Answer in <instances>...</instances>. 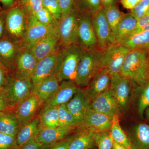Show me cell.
Returning <instances> with one entry per match:
<instances>
[{"label":"cell","mask_w":149,"mask_h":149,"mask_svg":"<svg viewBox=\"0 0 149 149\" xmlns=\"http://www.w3.org/2000/svg\"><path fill=\"white\" fill-rule=\"evenodd\" d=\"M149 51L131 50L125 57L120 75L140 87L146 84L149 81Z\"/></svg>","instance_id":"6da1fadb"},{"label":"cell","mask_w":149,"mask_h":149,"mask_svg":"<svg viewBox=\"0 0 149 149\" xmlns=\"http://www.w3.org/2000/svg\"><path fill=\"white\" fill-rule=\"evenodd\" d=\"M85 50L78 44L59 49L56 76L60 83L63 80H74L78 63Z\"/></svg>","instance_id":"7a4b0ae2"},{"label":"cell","mask_w":149,"mask_h":149,"mask_svg":"<svg viewBox=\"0 0 149 149\" xmlns=\"http://www.w3.org/2000/svg\"><path fill=\"white\" fill-rule=\"evenodd\" d=\"M102 51L85 50L77 66L74 80L80 88H86L102 68Z\"/></svg>","instance_id":"3957f363"},{"label":"cell","mask_w":149,"mask_h":149,"mask_svg":"<svg viewBox=\"0 0 149 149\" xmlns=\"http://www.w3.org/2000/svg\"><path fill=\"white\" fill-rule=\"evenodd\" d=\"M34 86L31 79H24L10 74L4 91L10 107L15 108L33 94Z\"/></svg>","instance_id":"277c9868"},{"label":"cell","mask_w":149,"mask_h":149,"mask_svg":"<svg viewBox=\"0 0 149 149\" xmlns=\"http://www.w3.org/2000/svg\"><path fill=\"white\" fill-rule=\"evenodd\" d=\"M80 13L76 8L58 22L57 30L60 47L77 44Z\"/></svg>","instance_id":"5b68a950"},{"label":"cell","mask_w":149,"mask_h":149,"mask_svg":"<svg viewBox=\"0 0 149 149\" xmlns=\"http://www.w3.org/2000/svg\"><path fill=\"white\" fill-rule=\"evenodd\" d=\"M23 46L21 40L4 37L0 39V63L12 74L15 71L17 60Z\"/></svg>","instance_id":"8992f818"},{"label":"cell","mask_w":149,"mask_h":149,"mask_svg":"<svg viewBox=\"0 0 149 149\" xmlns=\"http://www.w3.org/2000/svg\"><path fill=\"white\" fill-rule=\"evenodd\" d=\"M130 49L121 44H113L102 51V68H107L111 74L120 73Z\"/></svg>","instance_id":"52a82bcc"},{"label":"cell","mask_w":149,"mask_h":149,"mask_svg":"<svg viewBox=\"0 0 149 149\" xmlns=\"http://www.w3.org/2000/svg\"><path fill=\"white\" fill-rule=\"evenodd\" d=\"M92 16L80 13L79 15L77 44L85 50L99 49Z\"/></svg>","instance_id":"ba28073f"},{"label":"cell","mask_w":149,"mask_h":149,"mask_svg":"<svg viewBox=\"0 0 149 149\" xmlns=\"http://www.w3.org/2000/svg\"><path fill=\"white\" fill-rule=\"evenodd\" d=\"M58 22L53 25H45L39 22L32 15H28L26 30L22 39L24 47H30L47 36L56 29Z\"/></svg>","instance_id":"9c48e42d"},{"label":"cell","mask_w":149,"mask_h":149,"mask_svg":"<svg viewBox=\"0 0 149 149\" xmlns=\"http://www.w3.org/2000/svg\"><path fill=\"white\" fill-rule=\"evenodd\" d=\"M92 17L99 49L103 51L114 44L113 32L107 20L103 8L93 14Z\"/></svg>","instance_id":"30bf717a"},{"label":"cell","mask_w":149,"mask_h":149,"mask_svg":"<svg viewBox=\"0 0 149 149\" xmlns=\"http://www.w3.org/2000/svg\"><path fill=\"white\" fill-rule=\"evenodd\" d=\"M132 83L120 73L111 74L109 90L117 100L120 111H124L128 106Z\"/></svg>","instance_id":"8fae6325"},{"label":"cell","mask_w":149,"mask_h":149,"mask_svg":"<svg viewBox=\"0 0 149 149\" xmlns=\"http://www.w3.org/2000/svg\"><path fill=\"white\" fill-rule=\"evenodd\" d=\"M27 23L26 13L22 8L18 7L13 8L7 14L6 28L13 38L22 40Z\"/></svg>","instance_id":"7c38bea8"},{"label":"cell","mask_w":149,"mask_h":149,"mask_svg":"<svg viewBox=\"0 0 149 149\" xmlns=\"http://www.w3.org/2000/svg\"><path fill=\"white\" fill-rule=\"evenodd\" d=\"M59 47V41L56 27L47 36L29 48L39 61L58 50Z\"/></svg>","instance_id":"4fadbf2b"},{"label":"cell","mask_w":149,"mask_h":149,"mask_svg":"<svg viewBox=\"0 0 149 149\" xmlns=\"http://www.w3.org/2000/svg\"><path fill=\"white\" fill-rule=\"evenodd\" d=\"M38 62L30 49L23 45L17 60L13 74L20 78L31 79Z\"/></svg>","instance_id":"5bb4252c"},{"label":"cell","mask_w":149,"mask_h":149,"mask_svg":"<svg viewBox=\"0 0 149 149\" xmlns=\"http://www.w3.org/2000/svg\"><path fill=\"white\" fill-rule=\"evenodd\" d=\"M59 50L38 61L31 77L34 88L48 77L56 76Z\"/></svg>","instance_id":"9a60e30c"},{"label":"cell","mask_w":149,"mask_h":149,"mask_svg":"<svg viewBox=\"0 0 149 149\" xmlns=\"http://www.w3.org/2000/svg\"><path fill=\"white\" fill-rule=\"evenodd\" d=\"M91 100L85 93V91L78 88L72 99L66 106L75 119L83 126V120L85 113L91 109Z\"/></svg>","instance_id":"2e32d148"},{"label":"cell","mask_w":149,"mask_h":149,"mask_svg":"<svg viewBox=\"0 0 149 149\" xmlns=\"http://www.w3.org/2000/svg\"><path fill=\"white\" fill-rule=\"evenodd\" d=\"M91 109L112 117L118 115L120 111L118 103L109 89L91 101Z\"/></svg>","instance_id":"e0dca14e"},{"label":"cell","mask_w":149,"mask_h":149,"mask_svg":"<svg viewBox=\"0 0 149 149\" xmlns=\"http://www.w3.org/2000/svg\"><path fill=\"white\" fill-rule=\"evenodd\" d=\"M111 74L107 68H102L84 90L91 101L109 89Z\"/></svg>","instance_id":"ac0fdd59"},{"label":"cell","mask_w":149,"mask_h":149,"mask_svg":"<svg viewBox=\"0 0 149 149\" xmlns=\"http://www.w3.org/2000/svg\"><path fill=\"white\" fill-rule=\"evenodd\" d=\"M112 123V117L90 109L84 116L83 127L91 128L97 132L109 131Z\"/></svg>","instance_id":"d6986e66"},{"label":"cell","mask_w":149,"mask_h":149,"mask_svg":"<svg viewBox=\"0 0 149 149\" xmlns=\"http://www.w3.org/2000/svg\"><path fill=\"white\" fill-rule=\"evenodd\" d=\"M41 104L39 99L32 94L16 106L14 109L15 113L21 125L26 124L35 117L36 112Z\"/></svg>","instance_id":"ffe728a7"},{"label":"cell","mask_w":149,"mask_h":149,"mask_svg":"<svg viewBox=\"0 0 149 149\" xmlns=\"http://www.w3.org/2000/svg\"><path fill=\"white\" fill-rule=\"evenodd\" d=\"M59 88L55 95L46 102L45 105L58 107L66 104L72 98L78 88L74 80H63L61 82Z\"/></svg>","instance_id":"44dd1931"},{"label":"cell","mask_w":149,"mask_h":149,"mask_svg":"<svg viewBox=\"0 0 149 149\" xmlns=\"http://www.w3.org/2000/svg\"><path fill=\"white\" fill-rule=\"evenodd\" d=\"M74 127H58L41 128L35 139L44 146L50 145L64 139L73 130Z\"/></svg>","instance_id":"7402d4cb"},{"label":"cell","mask_w":149,"mask_h":149,"mask_svg":"<svg viewBox=\"0 0 149 149\" xmlns=\"http://www.w3.org/2000/svg\"><path fill=\"white\" fill-rule=\"evenodd\" d=\"M59 81L54 76L45 79L34 88L33 94L39 99L41 103H45L58 90Z\"/></svg>","instance_id":"603a6c76"},{"label":"cell","mask_w":149,"mask_h":149,"mask_svg":"<svg viewBox=\"0 0 149 149\" xmlns=\"http://www.w3.org/2000/svg\"><path fill=\"white\" fill-rule=\"evenodd\" d=\"M41 128L39 116L34 118L29 122L21 125L16 136L19 148L35 139Z\"/></svg>","instance_id":"cb8c5ba5"},{"label":"cell","mask_w":149,"mask_h":149,"mask_svg":"<svg viewBox=\"0 0 149 149\" xmlns=\"http://www.w3.org/2000/svg\"><path fill=\"white\" fill-rule=\"evenodd\" d=\"M138 20L130 13L125 14L113 32L114 44H120L133 33Z\"/></svg>","instance_id":"d4e9b609"},{"label":"cell","mask_w":149,"mask_h":149,"mask_svg":"<svg viewBox=\"0 0 149 149\" xmlns=\"http://www.w3.org/2000/svg\"><path fill=\"white\" fill-rule=\"evenodd\" d=\"M21 126L15 113L14 109L0 112V133L16 136Z\"/></svg>","instance_id":"484cf974"},{"label":"cell","mask_w":149,"mask_h":149,"mask_svg":"<svg viewBox=\"0 0 149 149\" xmlns=\"http://www.w3.org/2000/svg\"><path fill=\"white\" fill-rule=\"evenodd\" d=\"M82 128L83 130L75 135L68 149H91L94 146L95 130L85 127Z\"/></svg>","instance_id":"4316f807"},{"label":"cell","mask_w":149,"mask_h":149,"mask_svg":"<svg viewBox=\"0 0 149 149\" xmlns=\"http://www.w3.org/2000/svg\"><path fill=\"white\" fill-rule=\"evenodd\" d=\"M133 149H149V125L139 123L133 132Z\"/></svg>","instance_id":"83f0119b"},{"label":"cell","mask_w":149,"mask_h":149,"mask_svg":"<svg viewBox=\"0 0 149 149\" xmlns=\"http://www.w3.org/2000/svg\"><path fill=\"white\" fill-rule=\"evenodd\" d=\"M120 44L130 50H149V30L129 36Z\"/></svg>","instance_id":"f1b7e54d"},{"label":"cell","mask_w":149,"mask_h":149,"mask_svg":"<svg viewBox=\"0 0 149 149\" xmlns=\"http://www.w3.org/2000/svg\"><path fill=\"white\" fill-rule=\"evenodd\" d=\"M109 131L113 142L120 144L127 149H133L131 141L120 126L119 116L118 115L112 117V123Z\"/></svg>","instance_id":"f546056e"},{"label":"cell","mask_w":149,"mask_h":149,"mask_svg":"<svg viewBox=\"0 0 149 149\" xmlns=\"http://www.w3.org/2000/svg\"><path fill=\"white\" fill-rule=\"evenodd\" d=\"M39 117L42 128H55L59 126L58 107L45 105Z\"/></svg>","instance_id":"4dcf8cb0"},{"label":"cell","mask_w":149,"mask_h":149,"mask_svg":"<svg viewBox=\"0 0 149 149\" xmlns=\"http://www.w3.org/2000/svg\"><path fill=\"white\" fill-rule=\"evenodd\" d=\"M59 118V126L74 127L81 128V125L67 107L66 104L58 107Z\"/></svg>","instance_id":"1f68e13d"},{"label":"cell","mask_w":149,"mask_h":149,"mask_svg":"<svg viewBox=\"0 0 149 149\" xmlns=\"http://www.w3.org/2000/svg\"><path fill=\"white\" fill-rule=\"evenodd\" d=\"M80 13L93 15L102 9L101 0H74Z\"/></svg>","instance_id":"d6a6232c"},{"label":"cell","mask_w":149,"mask_h":149,"mask_svg":"<svg viewBox=\"0 0 149 149\" xmlns=\"http://www.w3.org/2000/svg\"><path fill=\"white\" fill-rule=\"evenodd\" d=\"M103 9L107 20L113 33L125 14L120 11L116 5Z\"/></svg>","instance_id":"836d02e7"},{"label":"cell","mask_w":149,"mask_h":149,"mask_svg":"<svg viewBox=\"0 0 149 149\" xmlns=\"http://www.w3.org/2000/svg\"><path fill=\"white\" fill-rule=\"evenodd\" d=\"M94 139L98 149H112L113 141L109 131L97 132L95 131Z\"/></svg>","instance_id":"e575fe53"},{"label":"cell","mask_w":149,"mask_h":149,"mask_svg":"<svg viewBox=\"0 0 149 149\" xmlns=\"http://www.w3.org/2000/svg\"><path fill=\"white\" fill-rule=\"evenodd\" d=\"M141 87L142 90L138 103V112L139 116L142 118L145 111L149 107V81Z\"/></svg>","instance_id":"d590c367"},{"label":"cell","mask_w":149,"mask_h":149,"mask_svg":"<svg viewBox=\"0 0 149 149\" xmlns=\"http://www.w3.org/2000/svg\"><path fill=\"white\" fill-rule=\"evenodd\" d=\"M43 6L55 20L58 21L61 18L62 11L58 0H43Z\"/></svg>","instance_id":"8d00e7d4"},{"label":"cell","mask_w":149,"mask_h":149,"mask_svg":"<svg viewBox=\"0 0 149 149\" xmlns=\"http://www.w3.org/2000/svg\"><path fill=\"white\" fill-rule=\"evenodd\" d=\"M32 15L40 23L45 25H53L58 21L55 20L49 11L44 8Z\"/></svg>","instance_id":"74e56055"},{"label":"cell","mask_w":149,"mask_h":149,"mask_svg":"<svg viewBox=\"0 0 149 149\" xmlns=\"http://www.w3.org/2000/svg\"><path fill=\"white\" fill-rule=\"evenodd\" d=\"M16 136L0 133V149H18Z\"/></svg>","instance_id":"f35d334b"},{"label":"cell","mask_w":149,"mask_h":149,"mask_svg":"<svg viewBox=\"0 0 149 149\" xmlns=\"http://www.w3.org/2000/svg\"><path fill=\"white\" fill-rule=\"evenodd\" d=\"M149 7V0H142L129 13L138 21L146 15Z\"/></svg>","instance_id":"ab89813d"},{"label":"cell","mask_w":149,"mask_h":149,"mask_svg":"<svg viewBox=\"0 0 149 149\" xmlns=\"http://www.w3.org/2000/svg\"><path fill=\"white\" fill-rule=\"evenodd\" d=\"M62 11V17L66 16L74 8V0H58Z\"/></svg>","instance_id":"60d3db41"},{"label":"cell","mask_w":149,"mask_h":149,"mask_svg":"<svg viewBox=\"0 0 149 149\" xmlns=\"http://www.w3.org/2000/svg\"><path fill=\"white\" fill-rule=\"evenodd\" d=\"M148 30H149V15H146L138 20L136 29L131 35Z\"/></svg>","instance_id":"b9f144b4"},{"label":"cell","mask_w":149,"mask_h":149,"mask_svg":"<svg viewBox=\"0 0 149 149\" xmlns=\"http://www.w3.org/2000/svg\"><path fill=\"white\" fill-rule=\"evenodd\" d=\"M75 135L69 136L67 138H65L64 139H63L61 141L49 145L50 147L49 149H69L70 145L75 137Z\"/></svg>","instance_id":"7bdbcfd3"},{"label":"cell","mask_w":149,"mask_h":149,"mask_svg":"<svg viewBox=\"0 0 149 149\" xmlns=\"http://www.w3.org/2000/svg\"><path fill=\"white\" fill-rule=\"evenodd\" d=\"M9 73L0 63V91H4L8 82Z\"/></svg>","instance_id":"ee69618b"},{"label":"cell","mask_w":149,"mask_h":149,"mask_svg":"<svg viewBox=\"0 0 149 149\" xmlns=\"http://www.w3.org/2000/svg\"><path fill=\"white\" fill-rule=\"evenodd\" d=\"M10 109H13L10 105L5 92L4 91H0V112Z\"/></svg>","instance_id":"f6af8a7d"},{"label":"cell","mask_w":149,"mask_h":149,"mask_svg":"<svg viewBox=\"0 0 149 149\" xmlns=\"http://www.w3.org/2000/svg\"><path fill=\"white\" fill-rule=\"evenodd\" d=\"M44 145L34 139L18 149H42Z\"/></svg>","instance_id":"bcb514c9"},{"label":"cell","mask_w":149,"mask_h":149,"mask_svg":"<svg viewBox=\"0 0 149 149\" xmlns=\"http://www.w3.org/2000/svg\"><path fill=\"white\" fill-rule=\"evenodd\" d=\"M142 0H120L123 6L127 9H133Z\"/></svg>","instance_id":"7dc6e473"},{"label":"cell","mask_w":149,"mask_h":149,"mask_svg":"<svg viewBox=\"0 0 149 149\" xmlns=\"http://www.w3.org/2000/svg\"><path fill=\"white\" fill-rule=\"evenodd\" d=\"M43 8V0H34L32 3L29 15L34 14L42 10Z\"/></svg>","instance_id":"c3c4849f"},{"label":"cell","mask_w":149,"mask_h":149,"mask_svg":"<svg viewBox=\"0 0 149 149\" xmlns=\"http://www.w3.org/2000/svg\"><path fill=\"white\" fill-rule=\"evenodd\" d=\"M34 0H21V4L22 9L26 14L28 15L30 14L31 6Z\"/></svg>","instance_id":"681fc988"},{"label":"cell","mask_w":149,"mask_h":149,"mask_svg":"<svg viewBox=\"0 0 149 149\" xmlns=\"http://www.w3.org/2000/svg\"><path fill=\"white\" fill-rule=\"evenodd\" d=\"M118 0H101L103 8H107L112 6L116 5Z\"/></svg>","instance_id":"f907efd6"},{"label":"cell","mask_w":149,"mask_h":149,"mask_svg":"<svg viewBox=\"0 0 149 149\" xmlns=\"http://www.w3.org/2000/svg\"><path fill=\"white\" fill-rule=\"evenodd\" d=\"M5 25L1 17L0 16V39L4 37Z\"/></svg>","instance_id":"816d5d0a"},{"label":"cell","mask_w":149,"mask_h":149,"mask_svg":"<svg viewBox=\"0 0 149 149\" xmlns=\"http://www.w3.org/2000/svg\"><path fill=\"white\" fill-rule=\"evenodd\" d=\"M0 1L6 7H11L14 3L15 0H0Z\"/></svg>","instance_id":"f5cc1de1"},{"label":"cell","mask_w":149,"mask_h":149,"mask_svg":"<svg viewBox=\"0 0 149 149\" xmlns=\"http://www.w3.org/2000/svg\"><path fill=\"white\" fill-rule=\"evenodd\" d=\"M112 149H128L125 147L121 146L120 144H118L116 142H113V147Z\"/></svg>","instance_id":"db71d44e"},{"label":"cell","mask_w":149,"mask_h":149,"mask_svg":"<svg viewBox=\"0 0 149 149\" xmlns=\"http://www.w3.org/2000/svg\"><path fill=\"white\" fill-rule=\"evenodd\" d=\"M145 112L147 120H149V107L146 110Z\"/></svg>","instance_id":"11a10c76"},{"label":"cell","mask_w":149,"mask_h":149,"mask_svg":"<svg viewBox=\"0 0 149 149\" xmlns=\"http://www.w3.org/2000/svg\"><path fill=\"white\" fill-rule=\"evenodd\" d=\"M146 15H149V7L148 9V11H147V12L146 13Z\"/></svg>","instance_id":"9f6ffc18"},{"label":"cell","mask_w":149,"mask_h":149,"mask_svg":"<svg viewBox=\"0 0 149 149\" xmlns=\"http://www.w3.org/2000/svg\"><path fill=\"white\" fill-rule=\"evenodd\" d=\"M148 60H149V51L148 52Z\"/></svg>","instance_id":"6f0895ef"}]
</instances>
